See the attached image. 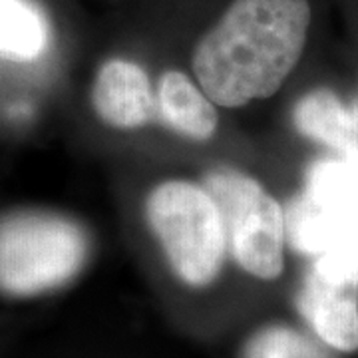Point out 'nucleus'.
Instances as JSON below:
<instances>
[{"label":"nucleus","instance_id":"5","mask_svg":"<svg viewBox=\"0 0 358 358\" xmlns=\"http://www.w3.org/2000/svg\"><path fill=\"white\" fill-rule=\"evenodd\" d=\"M285 239L310 257L358 247L357 169L343 159H319L308 167L305 189L285 213Z\"/></svg>","mask_w":358,"mask_h":358},{"label":"nucleus","instance_id":"11","mask_svg":"<svg viewBox=\"0 0 358 358\" xmlns=\"http://www.w3.org/2000/svg\"><path fill=\"white\" fill-rule=\"evenodd\" d=\"M313 355L307 338L285 324L261 329L245 346V358H313Z\"/></svg>","mask_w":358,"mask_h":358},{"label":"nucleus","instance_id":"4","mask_svg":"<svg viewBox=\"0 0 358 358\" xmlns=\"http://www.w3.org/2000/svg\"><path fill=\"white\" fill-rule=\"evenodd\" d=\"M205 192L217 205L233 259L257 279L273 281L285 267V213L261 183L235 169L205 176Z\"/></svg>","mask_w":358,"mask_h":358},{"label":"nucleus","instance_id":"6","mask_svg":"<svg viewBox=\"0 0 358 358\" xmlns=\"http://www.w3.org/2000/svg\"><path fill=\"white\" fill-rule=\"evenodd\" d=\"M92 103L100 120L114 128H141L155 115L148 74L128 60H110L100 68L92 88Z\"/></svg>","mask_w":358,"mask_h":358},{"label":"nucleus","instance_id":"1","mask_svg":"<svg viewBox=\"0 0 358 358\" xmlns=\"http://www.w3.org/2000/svg\"><path fill=\"white\" fill-rule=\"evenodd\" d=\"M308 24V0H233L193 52L205 96L223 108L273 96L301 60Z\"/></svg>","mask_w":358,"mask_h":358},{"label":"nucleus","instance_id":"9","mask_svg":"<svg viewBox=\"0 0 358 358\" xmlns=\"http://www.w3.org/2000/svg\"><path fill=\"white\" fill-rule=\"evenodd\" d=\"M159 114L167 126L192 140H207L217 129L211 100L181 72H167L157 90Z\"/></svg>","mask_w":358,"mask_h":358},{"label":"nucleus","instance_id":"10","mask_svg":"<svg viewBox=\"0 0 358 358\" xmlns=\"http://www.w3.org/2000/svg\"><path fill=\"white\" fill-rule=\"evenodd\" d=\"M48 40V20L32 0H0V58L36 60Z\"/></svg>","mask_w":358,"mask_h":358},{"label":"nucleus","instance_id":"8","mask_svg":"<svg viewBox=\"0 0 358 358\" xmlns=\"http://www.w3.org/2000/svg\"><path fill=\"white\" fill-rule=\"evenodd\" d=\"M293 122L303 136L324 143L358 171V102L348 108L331 90H313L296 102Z\"/></svg>","mask_w":358,"mask_h":358},{"label":"nucleus","instance_id":"3","mask_svg":"<svg viewBox=\"0 0 358 358\" xmlns=\"http://www.w3.org/2000/svg\"><path fill=\"white\" fill-rule=\"evenodd\" d=\"M148 221L167 261L189 287H205L221 273L227 237L213 197L192 181H166L148 199Z\"/></svg>","mask_w":358,"mask_h":358},{"label":"nucleus","instance_id":"12","mask_svg":"<svg viewBox=\"0 0 358 358\" xmlns=\"http://www.w3.org/2000/svg\"><path fill=\"white\" fill-rule=\"evenodd\" d=\"M310 273L331 285L358 291V247H341L317 255Z\"/></svg>","mask_w":358,"mask_h":358},{"label":"nucleus","instance_id":"7","mask_svg":"<svg viewBox=\"0 0 358 358\" xmlns=\"http://www.w3.org/2000/svg\"><path fill=\"white\" fill-rule=\"evenodd\" d=\"M296 307L324 345L341 352L358 350L357 291L336 287L308 273Z\"/></svg>","mask_w":358,"mask_h":358},{"label":"nucleus","instance_id":"2","mask_svg":"<svg viewBox=\"0 0 358 358\" xmlns=\"http://www.w3.org/2000/svg\"><path fill=\"white\" fill-rule=\"evenodd\" d=\"M88 241L74 221L50 213H16L0 221V293L34 296L72 281Z\"/></svg>","mask_w":358,"mask_h":358}]
</instances>
